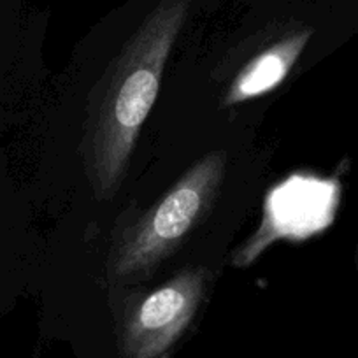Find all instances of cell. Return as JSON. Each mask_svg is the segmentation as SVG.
<instances>
[{
    "mask_svg": "<svg viewBox=\"0 0 358 358\" xmlns=\"http://www.w3.org/2000/svg\"><path fill=\"white\" fill-rule=\"evenodd\" d=\"M192 0H160L106 72L86 120L83 155L97 199H113L125 179L141 127L158 95L165 62Z\"/></svg>",
    "mask_w": 358,
    "mask_h": 358,
    "instance_id": "1",
    "label": "cell"
},
{
    "mask_svg": "<svg viewBox=\"0 0 358 358\" xmlns=\"http://www.w3.org/2000/svg\"><path fill=\"white\" fill-rule=\"evenodd\" d=\"M223 151L195 162L178 183L115 246L111 273L116 280H143L181 244L204 218L225 178Z\"/></svg>",
    "mask_w": 358,
    "mask_h": 358,
    "instance_id": "2",
    "label": "cell"
},
{
    "mask_svg": "<svg viewBox=\"0 0 358 358\" xmlns=\"http://www.w3.org/2000/svg\"><path fill=\"white\" fill-rule=\"evenodd\" d=\"M208 280V268H185L134 306L123 327V358L164 357L194 320Z\"/></svg>",
    "mask_w": 358,
    "mask_h": 358,
    "instance_id": "3",
    "label": "cell"
},
{
    "mask_svg": "<svg viewBox=\"0 0 358 358\" xmlns=\"http://www.w3.org/2000/svg\"><path fill=\"white\" fill-rule=\"evenodd\" d=\"M337 188L315 178H290L267 202V218L258 237H309L325 229L336 211Z\"/></svg>",
    "mask_w": 358,
    "mask_h": 358,
    "instance_id": "4",
    "label": "cell"
},
{
    "mask_svg": "<svg viewBox=\"0 0 358 358\" xmlns=\"http://www.w3.org/2000/svg\"><path fill=\"white\" fill-rule=\"evenodd\" d=\"M309 37H311V30H302L262 51L234 79L232 86L227 92L225 104H239L248 99L267 94L281 85L297 58L301 57Z\"/></svg>",
    "mask_w": 358,
    "mask_h": 358,
    "instance_id": "5",
    "label": "cell"
}]
</instances>
